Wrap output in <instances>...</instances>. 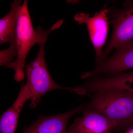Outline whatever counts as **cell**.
<instances>
[{
  "instance_id": "10",
  "label": "cell",
  "mask_w": 133,
  "mask_h": 133,
  "mask_svg": "<svg viewBox=\"0 0 133 133\" xmlns=\"http://www.w3.org/2000/svg\"><path fill=\"white\" fill-rule=\"evenodd\" d=\"M31 97V93L28 87L22 84L14 103L1 116V133H15L21 112L25 102Z\"/></svg>"
},
{
  "instance_id": "4",
  "label": "cell",
  "mask_w": 133,
  "mask_h": 133,
  "mask_svg": "<svg viewBox=\"0 0 133 133\" xmlns=\"http://www.w3.org/2000/svg\"><path fill=\"white\" fill-rule=\"evenodd\" d=\"M112 35L108 45L103 51L101 63L104 61L113 50L133 42V2L125 3L123 9L112 13Z\"/></svg>"
},
{
  "instance_id": "6",
  "label": "cell",
  "mask_w": 133,
  "mask_h": 133,
  "mask_svg": "<svg viewBox=\"0 0 133 133\" xmlns=\"http://www.w3.org/2000/svg\"><path fill=\"white\" fill-rule=\"evenodd\" d=\"M132 69H133V42L117 49L111 57L99 64L93 70L83 73L81 78H90L104 74L116 75Z\"/></svg>"
},
{
  "instance_id": "11",
  "label": "cell",
  "mask_w": 133,
  "mask_h": 133,
  "mask_svg": "<svg viewBox=\"0 0 133 133\" xmlns=\"http://www.w3.org/2000/svg\"><path fill=\"white\" fill-rule=\"evenodd\" d=\"M21 0H15L10 11L0 20V44H11L15 41Z\"/></svg>"
},
{
  "instance_id": "5",
  "label": "cell",
  "mask_w": 133,
  "mask_h": 133,
  "mask_svg": "<svg viewBox=\"0 0 133 133\" xmlns=\"http://www.w3.org/2000/svg\"><path fill=\"white\" fill-rule=\"evenodd\" d=\"M110 10L102 9L95 13L93 16L86 13L76 14L74 19L79 24L87 26L91 42L96 52V62L99 64L103 55L102 49L104 45L108 33V17Z\"/></svg>"
},
{
  "instance_id": "1",
  "label": "cell",
  "mask_w": 133,
  "mask_h": 133,
  "mask_svg": "<svg viewBox=\"0 0 133 133\" xmlns=\"http://www.w3.org/2000/svg\"><path fill=\"white\" fill-rule=\"evenodd\" d=\"M63 23V20H60L49 30H44L38 26L35 30L29 12L28 1H24L19 9L16 38L13 43L16 46L17 57L16 59L7 66L15 71L16 81L21 82L24 78V69L26 58L32 47L37 44L40 45L46 42L50 33L59 28Z\"/></svg>"
},
{
  "instance_id": "3",
  "label": "cell",
  "mask_w": 133,
  "mask_h": 133,
  "mask_svg": "<svg viewBox=\"0 0 133 133\" xmlns=\"http://www.w3.org/2000/svg\"><path fill=\"white\" fill-rule=\"evenodd\" d=\"M45 43L40 44V48L35 59L26 66L27 81L25 85L31 94L30 107L35 108L41 101V98L45 94L54 90L62 89L84 94L81 87L71 88L65 87L56 84L53 80L48 70L45 55Z\"/></svg>"
},
{
  "instance_id": "9",
  "label": "cell",
  "mask_w": 133,
  "mask_h": 133,
  "mask_svg": "<svg viewBox=\"0 0 133 133\" xmlns=\"http://www.w3.org/2000/svg\"><path fill=\"white\" fill-rule=\"evenodd\" d=\"M86 93L106 89H117L133 94V71L122 72L107 78L95 79L83 85Z\"/></svg>"
},
{
  "instance_id": "14",
  "label": "cell",
  "mask_w": 133,
  "mask_h": 133,
  "mask_svg": "<svg viewBox=\"0 0 133 133\" xmlns=\"http://www.w3.org/2000/svg\"><path fill=\"white\" fill-rule=\"evenodd\" d=\"M133 128V121L132 122V124H131L130 128Z\"/></svg>"
},
{
  "instance_id": "12",
  "label": "cell",
  "mask_w": 133,
  "mask_h": 133,
  "mask_svg": "<svg viewBox=\"0 0 133 133\" xmlns=\"http://www.w3.org/2000/svg\"><path fill=\"white\" fill-rule=\"evenodd\" d=\"M17 51L14 43L11 44L10 46L6 49L0 51V65L8 66L12 62L13 58L17 57Z\"/></svg>"
},
{
  "instance_id": "7",
  "label": "cell",
  "mask_w": 133,
  "mask_h": 133,
  "mask_svg": "<svg viewBox=\"0 0 133 133\" xmlns=\"http://www.w3.org/2000/svg\"><path fill=\"white\" fill-rule=\"evenodd\" d=\"M116 124L97 112L87 109L83 116L75 119L67 133H112Z\"/></svg>"
},
{
  "instance_id": "8",
  "label": "cell",
  "mask_w": 133,
  "mask_h": 133,
  "mask_svg": "<svg viewBox=\"0 0 133 133\" xmlns=\"http://www.w3.org/2000/svg\"><path fill=\"white\" fill-rule=\"evenodd\" d=\"M84 108V106L81 105L62 114L41 117L31 125L24 128L23 133H67L69 120Z\"/></svg>"
},
{
  "instance_id": "13",
  "label": "cell",
  "mask_w": 133,
  "mask_h": 133,
  "mask_svg": "<svg viewBox=\"0 0 133 133\" xmlns=\"http://www.w3.org/2000/svg\"><path fill=\"white\" fill-rule=\"evenodd\" d=\"M125 133H133V128L128 129Z\"/></svg>"
},
{
  "instance_id": "2",
  "label": "cell",
  "mask_w": 133,
  "mask_h": 133,
  "mask_svg": "<svg viewBox=\"0 0 133 133\" xmlns=\"http://www.w3.org/2000/svg\"><path fill=\"white\" fill-rule=\"evenodd\" d=\"M113 122L118 129L130 128L133 121V94L117 89H106L95 92L88 106Z\"/></svg>"
}]
</instances>
